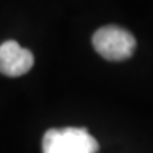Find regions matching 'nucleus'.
Listing matches in <instances>:
<instances>
[{
    "label": "nucleus",
    "mask_w": 153,
    "mask_h": 153,
    "mask_svg": "<svg viewBox=\"0 0 153 153\" xmlns=\"http://www.w3.org/2000/svg\"><path fill=\"white\" fill-rule=\"evenodd\" d=\"M34 64V56L28 48L20 47L16 41L0 44V74L16 78L25 75Z\"/></svg>",
    "instance_id": "7ed1b4c3"
},
{
    "label": "nucleus",
    "mask_w": 153,
    "mask_h": 153,
    "mask_svg": "<svg viewBox=\"0 0 153 153\" xmlns=\"http://www.w3.org/2000/svg\"><path fill=\"white\" fill-rule=\"evenodd\" d=\"M95 52L108 61H125L133 56L136 39L128 30L117 25H105L92 34Z\"/></svg>",
    "instance_id": "f03ea898"
},
{
    "label": "nucleus",
    "mask_w": 153,
    "mask_h": 153,
    "mask_svg": "<svg viewBox=\"0 0 153 153\" xmlns=\"http://www.w3.org/2000/svg\"><path fill=\"white\" fill-rule=\"evenodd\" d=\"M99 142L85 128H50L42 137V153H97Z\"/></svg>",
    "instance_id": "f257e3e1"
}]
</instances>
